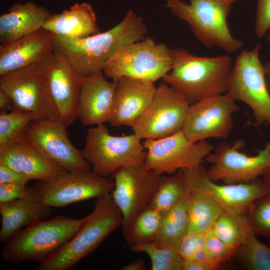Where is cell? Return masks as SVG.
<instances>
[{
    "instance_id": "1",
    "label": "cell",
    "mask_w": 270,
    "mask_h": 270,
    "mask_svg": "<svg viewBox=\"0 0 270 270\" xmlns=\"http://www.w3.org/2000/svg\"><path fill=\"white\" fill-rule=\"evenodd\" d=\"M147 32L142 18L129 10L119 24L103 32L77 40L52 34L53 51L84 78L103 72L106 62L119 48L144 40Z\"/></svg>"
},
{
    "instance_id": "2",
    "label": "cell",
    "mask_w": 270,
    "mask_h": 270,
    "mask_svg": "<svg viewBox=\"0 0 270 270\" xmlns=\"http://www.w3.org/2000/svg\"><path fill=\"white\" fill-rule=\"evenodd\" d=\"M172 66L162 78L190 104L212 96L226 93L232 69L228 56H198L186 49H170Z\"/></svg>"
},
{
    "instance_id": "3",
    "label": "cell",
    "mask_w": 270,
    "mask_h": 270,
    "mask_svg": "<svg viewBox=\"0 0 270 270\" xmlns=\"http://www.w3.org/2000/svg\"><path fill=\"white\" fill-rule=\"evenodd\" d=\"M122 213L110 194L96 198L92 212L76 234L40 262L36 270H68L93 252L112 232L122 227Z\"/></svg>"
},
{
    "instance_id": "4",
    "label": "cell",
    "mask_w": 270,
    "mask_h": 270,
    "mask_svg": "<svg viewBox=\"0 0 270 270\" xmlns=\"http://www.w3.org/2000/svg\"><path fill=\"white\" fill-rule=\"evenodd\" d=\"M86 220L58 216L40 220L16 232L4 242L2 259L11 264L25 261L40 262L70 240Z\"/></svg>"
},
{
    "instance_id": "5",
    "label": "cell",
    "mask_w": 270,
    "mask_h": 270,
    "mask_svg": "<svg viewBox=\"0 0 270 270\" xmlns=\"http://www.w3.org/2000/svg\"><path fill=\"white\" fill-rule=\"evenodd\" d=\"M167 0L172 14L186 22L196 39L208 48L218 47L227 52L239 50L242 42L231 34L227 18L232 4L226 0Z\"/></svg>"
},
{
    "instance_id": "6",
    "label": "cell",
    "mask_w": 270,
    "mask_h": 270,
    "mask_svg": "<svg viewBox=\"0 0 270 270\" xmlns=\"http://www.w3.org/2000/svg\"><path fill=\"white\" fill-rule=\"evenodd\" d=\"M141 140L134 132L112 136L103 124L88 129L82 152L94 173L110 177L120 168L144 162L146 151Z\"/></svg>"
},
{
    "instance_id": "7",
    "label": "cell",
    "mask_w": 270,
    "mask_h": 270,
    "mask_svg": "<svg viewBox=\"0 0 270 270\" xmlns=\"http://www.w3.org/2000/svg\"><path fill=\"white\" fill-rule=\"evenodd\" d=\"M172 66L170 49L164 44H157L147 37L119 48L106 62L103 72L114 82L129 78L154 83L162 79Z\"/></svg>"
},
{
    "instance_id": "8",
    "label": "cell",
    "mask_w": 270,
    "mask_h": 270,
    "mask_svg": "<svg viewBox=\"0 0 270 270\" xmlns=\"http://www.w3.org/2000/svg\"><path fill=\"white\" fill-rule=\"evenodd\" d=\"M260 45L242 50L237 56L228 74L226 93L251 109L255 126L270 124V92L264 65L260 60Z\"/></svg>"
},
{
    "instance_id": "9",
    "label": "cell",
    "mask_w": 270,
    "mask_h": 270,
    "mask_svg": "<svg viewBox=\"0 0 270 270\" xmlns=\"http://www.w3.org/2000/svg\"><path fill=\"white\" fill-rule=\"evenodd\" d=\"M162 176L147 168L144 162L120 168L111 176L114 183L111 195L122 214L123 233L149 207Z\"/></svg>"
},
{
    "instance_id": "10",
    "label": "cell",
    "mask_w": 270,
    "mask_h": 270,
    "mask_svg": "<svg viewBox=\"0 0 270 270\" xmlns=\"http://www.w3.org/2000/svg\"><path fill=\"white\" fill-rule=\"evenodd\" d=\"M0 89L10 97L14 108L32 113L37 120H60L47 88L42 62L0 76Z\"/></svg>"
},
{
    "instance_id": "11",
    "label": "cell",
    "mask_w": 270,
    "mask_h": 270,
    "mask_svg": "<svg viewBox=\"0 0 270 270\" xmlns=\"http://www.w3.org/2000/svg\"><path fill=\"white\" fill-rule=\"evenodd\" d=\"M142 143L146 167L160 176L202 165L212 150L206 140L190 142L182 130L164 138L146 139Z\"/></svg>"
},
{
    "instance_id": "12",
    "label": "cell",
    "mask_w": 270,
    "mask_h": 270,
    "mask_svg": "<svg viewBox=\"0 0 270 270\" xmlns=\"http://www.w3.org/2000/svg\"><path fill=\"white\" fill-rule=\"evenodd\" d=\"M244 144L242 139L232 144L222 142L212 150L205 159L211 164L207 170L211 180L224 184L246 183L262 175L270 166V141L254 156L240 150Z\"/></svg>"
},
{
    "instance_id": "13",
    "label": "cell",
    "mask_w": 270,
    "mask_h": 270,
    "mask_svg": "<svg viewBox=\"0 0 270 270\" xmlns=\"http://www.w3.org/2000/svg\"><path fill=\"white\" fill-rule=\"evenodd\" d=\"M190 105L181 94L162 82L142 115L132 127L142 139H160L182 130Z\"/></svg>"
},
{
    "instance_id": "14",
    "label": "cell",
    "mask_w": 270,
    "mask_h": 270,
    "mask_svg": "<svg viewBox=\"0 0 270 270\" xmlns=\"http://www.w3.org/2000/svg\"><path fill=\"white\" fill-rule=\"evenodd\" d=\"M239 110L226 93L206 97L190 106L182 130L193 142L226 138L233 128V115Z\"/></svg>"
},
{
    "instance_id": "15",
    "label": "cell",
    "mask_w": 270,
    "mask_h": 270,
    "mask_svg": "<svg viewBox=\"0 0 270 270\" xmlns=\"http://www.w3.org/2000/svg\"><path fill=\"white\" fill-rule=\"evenodd\" d=\"M114 183L111 177H103L92 171L66 172L34 187L44 204L60 208L72 203L110 194Z\"/></svg>"
},
{
    "instance_id": "16",
    "label": "cell",
    "mask_w": 270,
    "mask_h": 270,
    "mask_svg": "<svg viewBox=\"0 0 270 270\" xmlns=\"http://www.w3.org/2000/svg\"><path fill=\"white\" fill-rule=\"evenodd\" d=\"M182 170L187 189L204 194L224 211L247 215L252 204L268 192L260 178L246 183L218 184L209 178L202 164Z\"/></svg>"
},
{
    "instance_id": "17",
    "label": "cell",
    "mask_w": 270,
    "mask_h": 270,
    "mask_svg": "<svg viewBox=\"0 0 270 270\" xmlns=\"http://www.w3.org/2000/svg\"><path fill=\"white\" fill-rule=\"evenodd\" d=\"M47 88L58 119L66 127L78 118L83 79L58 53L54 52L42 61Z\"/></svg>"
},
{
    "instance_id": "18",
    "label": "cell",
    "mask_w": 270,
    "mask_h": 270,
    "mask_svg": "<svg viewBox=\"0 0 270 270\" xmlns=\"http://www.w3.org/2000/svg\"><path fill=\"white\" fill-rule=\"evenodd\" d=\"M66 128L58 120H36L29 128L25 140L68 172H92L82 150L74 146L69 140Z\"/></svg>"
},
{
    "instance_id": "19",
    "label": "cell",
    "mask_w": 270,
    "mask_h": 270,
    "mask_svg": "<svg viewBox=\"0 0 270 270\" xmlns=\"http://www.w3.org/2000/svg\"><path fill=\"white\" fill-rule=\"evenodd\" d=\"M116 84L108 122L114 127L132 128L150 104L156 87L154 82L129 78Z\"/></svg>"
},
{
    "instance_id": "20",
    "label": "cell",
    "mask_w": 270,
    "mask_h": 270,
    "mask_svg": "<svg viewBox=\"0 0 270 270\" xmlns=\"http://www.w3.org/2000/svg\"><path fill=\"white\" fill-rule=\"evenodd\" d=\"M0 163L38 181L48 180L68 172L26 140L0 148Z\"/></svg>"
},
{
    "instance_id": "21",
    "label": "cell",
    "mask_w": 270,
    "mask_h": 270,
    "mask_svg": "<svg viewBox=\"0 0 270 270\" xmlns=\"http://www.w3.org/2000/svg\"><path fill=\"white\" fill-rule=\"evenodd\" d=\"M105 76L102 71L83 79L78 118L84 126H97L108 121L116 84Z\"/></svg>"
},
{
    "instance_id": "22",
    "label": "cell",
    "mask_w": 270,
    "mask_h": 270,
    "mask_svg": "<svg viewBox=\"0 0 270 270\" xmlns=\"http://www.w3.org/2000/svg\"><path fill=\"white\" fill-rule=\"evenodd\" d=\"M52 52V34L44 28L20 39L0 45V76L42 62Z\"/></svg>"
},
{
    "instance_id": "23",
    "label": "cell",
    "mask_w": 270,
    "mask_h": 270,
    "mask_svg": "<svg viewBox=\"0 0 270 270\" xmlns=\"http://www.w3.org/2000/svg\"><path fill=\"white\" fill-rule=\"evenodd\" d=\"M51 208L42 202L34 186L26 196L0 204V241L4 242L17 232L48 217Z\"/></svg>"
},
{
    "instance_id": "24",
    "label": "cell",
    "mask_w": 270,
    "mask_h": 270,
    "mask_svg": "<svg viewBox=\"0 0 270 270\" xmlns=\"http://www.w3.org/2000/svg\"><path fill=\"white\" fill-rule=\"evenodd\" d=\"M50 13L34 2L14 4L0 16V45L31 34L42 28Z\"/></svg>"
},
{
    "instance_id": "25",
    "label": "cell",
    "mask_w": 270,
    "mask_h": 270,
    "mask_svg": "<svg viewBox=\"0 0 270 270\" xmlns=\"http://www.w3.org/2000/svg\"><path fill=\"white\" fill-rule=\"evenodd\" d=\"M42 28L54 35L73 40L100 32L95 13L91 6L86 2L76 4L69 10L51 14Z\"/></svg>"
},
{
    "instance_id": "26",
    "label": "cell",
    "mask_w": 270,
    "mask_h": 270,
    "mask_svg": "<svg viewBox=\"0 0 270 270\" xmlns=\"http://www.w3.org/2000/svg\"><path fill=\"white\" fill-rule=\"evenodd\" d=\"M188 192L186 190L164 219L153 241L158 246L178 251L182 241L188 234Z\"/></svg>"
},
{
    "instance_id": "27",
    "label": "cell",
    "mask_w": 270,
    "mask_h": 270,
    "mask_svg": "<svg viewBox=\"0 0 270 270\" xmlns=\"http://www.w3.org/2000/svg\"><path fill=\"white\" fill-rule=\"evenodd\" d=\"M186 190L188 216V234L206 232L212 229L224 210L204 194L187 188Z\"/></svg>"
},
{
    "instance_id": "28",
    "label": "cell",
    "mask_w": 270,
    "mask_h": 270,
    "mask_svg": "<svg viewBox=\"0 0 270 270\" xmlns=\"http://www.w3.org/2000/svg\"><path fill=\"white\" fill-rule=\"evenodd\" d=\"M212 230L220 239L236 249L251 230L246 215L226 211L222 212Z\"/></svg>"
},
{
    "instance_id": "29",
    "label": "cell",
    "mask_w": 270,
    "mask_h": 270,
    "mask_svg": "<svg viewBox=\"0 0 270 270\" xmlns=\"http://www.w3.org/2000/svg\"><path fill=\"white\" fill-rule=\"evenodd\" d=\"M164 216V214L150 207L140 214L123 233L129 248L152 243Z\"/></svg>"
},
{
    "instance_id": "30",
    "label": "cell",
    "mask_w": 270,
    "mask_h": 270,
    "mask_svg": "<svg viewBox=\"0 0 270 270\" xmlns=\"http://www.w3.org/2000/svg\"><path fill=\"white\" fill-rule=\"evenodd\" d=\"M37 120L32 112L14 108L10 113H0V149L14 142L25 140L32 124Z\"/></svg>"
},
{
    "instance_id": "31",
    "label": "cell",
    "mask_w": 270,
    "mask_h": 270,
    "mask_svg": "<svg viewBox=\"0 0 270 270\" xmlns=\"http://www.w3.org/2000/svg\"><path fill=\"white\" fill-rule=\"evenodd\" d=\"M186 189L182 170L168 176H162L160 185L149 207L165 214L175 206Z\"/></svg>"
},
{
    "instance_id": "32",
    "label": "cell",
    "mask_w": 270,
    "mask_h": 270,
    "mask_svg": "<svg viewBox=\"0 0 270 270\" xmlns=\"http://www.w3.org/2000/svg\"><path fill=\"white\" fill-rule=\"evenodd\" d=\"M256 236L251 230L236 256L248 270H270V246L260 242Z\"/></svg>"
},
{
    "instance_id": "33",
    "label": "cell",
    "mask_w": 270,
    "mask_h": 270,
    "mask_svg": "<svg viewBox=\"0 0 270 270\" xmlns=\"http://www.w3.org/2000/svg\"><path fill=\"white\" fill-rule=\"evenodd\" d=\"M130 249L146 254L150 259L152 270H182L184 259L176 250L160 247L153 243L134 246Z\"/></svg>"
},
{
    "instance_id": "34",
    "label": "cell",
    "mask_w": 270,
    "mask_h": 270,
    "mask_svg": "<svg viewBox=\"0 0 270 270\" xmlns=\"http://www.w3.org/2000/svg\"><path fill=\"white\" fill-rule=\"evenodd\" d=\"M246 216L251 230L270 240V192L256 200Z\"/></svg>"
},
{
    "instance_id": "35",
    "label": "cell",
    "mask_w": 270,
    "mask_h": 270,
    "mask_svg": "<svg viewBox=\"0 0 270 270\" xmlns=\"http://www.w3.org/2000/svg\"><path fill=\"white\" fill-rule=\"evenodd\" d=\"M206 250L216 269L236 256L238 249L227 244L210 229L206 233Z\"/></svg>"
},
{
    "instance_id": "36",
    "label": "cell",
    "mask_w": 270,
    "mask_h": 270,
    "mask_svg": "<svg viewBox=\"0 0 270 270\" xmlns=\"http://www.w3.org/2000/svg\"><path fill=\"white\" fill-rule=\"evenodd\" d=\"M206 233L189 234L184 238L178 250L184 260H192L196 252L206 248Z\"/></svg>"
},
{
    "instance_id": "37",
    "label": "cell",
    "mask_w": 270,
    "mask_h": 270,
    "mask_svg": "<svg viewBox=\"0 0 270 270\" xmlns=\"http://www.w3.org/2000/svg\"><path fill=\"white\" fill-rule=\"evenodd\" d=\"M270 30V0H258L256 14L254 32L263 37Z\"/></svg>"
},
{
    "instance_id": "38",
    "label": "cell",
    "mask_w": 270,
    "mask_h": 270,
    "mask_svg": "<svg viewBox=\"0 0 270 270\" xmlns=\"http://www.w3.org/2000/svg\"><path fill=\"white\" fill-rule=\"evenodd\" d=\"M32 186L12 183L0 184V204L8 202L26 196Z\"/></svg>"
},
{
    "instance_id": "39",
    "label": "cell",
    "mask_w": 270,
    "mask_h": 270,
    "mask_svg": "<svg viewBox=\"0 0 270 270\" xmlns=\"http://www.w3.org/2000/svg\"><path fill=\"white\" fill-rule=\"evenodd\" d=\"M30 180L26 176L0 163V184H26Z\"/></svg>"
},
{
    "instance_id": "40",
    "label": "cell",
    "mask_w": 270,
    "mask_h": 270,
    "mask_svg": "<svg viewBox=\"0 0 270 270\" xmlns=\"http://www.w3.org/2000/svg\"><path fill=\"white\" fill-rule=\"evenodd\" d=\"M0 108L1 110L6 111L14 108L12 100L10 97L3 90L0 89Z\"/></svg>"
},
{
    "instance_id": "41",
    "label": "cell",
    "mask_w": 270,
    "mask_h": 270,
    "mask_svg": "<svg viewBox=\"0 0 270 270\" xmlns=\"http://www.w3.org/2000/svg\"><path fill=\"white\" fill-rule=\"evenodd\" d=\"M146 269L145 264L143 260L138 259L130 264L122 266V270H144Z\"/></svg>"
},
{
    "instance_id": "42",
    "label": "cell",
    "mask_w": 270,
    "mask_h": 270,
    "mask_svg": "<svg viewBox=\"0 0 270 270\" xmlns=\"http://www.w3.org/2000/svg\"><path fill=\"white\" fill-rule=\"evenodd\" d=\"M182 270H205V269L195 262L184 260Z\"/></svg>"
},
{
    "instance_id": "43",
    "label": "cell",
    "mask_w": 270,
    "mask_h": 270,
    "mask_svg": "<svg viewBox=\"0 0 270 270\" xmlns=\"http://www.w3.org/2000/svg\"><path fill=\"white\" fill-rule=\"evenodd\" d=\"M261 178L267 190L270 192V166L265 170Z\"/></svg>"
},
{
    "instance_id": "44",
    "label": "cell",
    "mask_w": 270,
    "mask_h": 270,
    "mask_svg": "<svg viewBox=\"0 0 270 270\" xmlns=\"http://www.w3.org/2000/svg\"><path fill=\"white\" fill-rule=\"evenodd\" d=\"M266 80L270 92V62H266L264 64Z\"/></svg>"
},
{
    "instance_id": "45",
    "label": "cell",
    "mask_w": 270,
    "mask_h": 270,
    "mask_svg": "<svg viewBox=\"0 0 270 270\" xmlns=\"http://www.w3.org/2000/svg\"><path fill=\"white\" fill-rule=\"evenodd\" d=\"M226 0L232 4V2H236L237 0Z\"/></svg>"
},
{
    "instance_id": "46",
    "label": "cell",
    "mask_w": 270,
    "mask_h": 270,
    "mask_svg": "<svg viewBox=\"0 0 270 270\" xmlns=\"http://www.w3.org/2000/svg\"><path fill=\"white\" fill-rule=\"evenodd\" d=\"M268 42L270 46V34L268 36Z\"/></svg>"
}]
</instances>
